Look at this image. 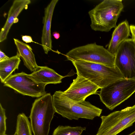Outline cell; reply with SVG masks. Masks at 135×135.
<instances>
[{
  "mask_svg": "<svg viewBox=\"0 0 135 135\" xmlns=\"http://www.w3.org/2000/svg\"><path fill=\"white\" fill-rule=\"evenodd\" d=\"M54 106L56 112L69 120L80 118L93 120L100 116L102 109L88 101H74L67 98L63 91H55L52 95Z\"/></svg>",
  "mask_w": 135,
  "mask_h": 135,
  "instance_id": "1",
  "label": "cell"
},
{
  "mask_svg": "<svg viewBox=\"0 0 135 135\" xmlns=\"http://www.w3.org/2000/svg\"><path fill=\"white\" fill-rule=\"evenodd\" d=\"M122 0H104L88 12L90 27L95 31L108 32L117 27L124 6Z\"/></svg>",
  "mask_w": 135,
  "mask_h": 135,
  "instance_id": "2",
  "label": "cell"
},
{
  "mask_svg": "<svg viewBox=\"0 0 135 135\" xmlns=\"http://www.w3.org/2000/svg\"><path fill=\"white\" fill-rule=\"evenodd\" d=\"M76 74L87 79L100 89L124 78L117 68L83 61L72 62Z\"/></svg>",
  "mask_w": 135,
  "mask_h": 135,
  "instance_id": "3",
  "label": "cell"
},
{
  "mask_svg": "<svg viewBox=\"0 0 135 135\" xmlns=\"http://www.w3.org/2000/svg\"><path fill=\"white\" fill-rule=\"evenodd\" d=\"M56 112L52 96L47 93L35 99L29 118L33 135H48L50 125Z\"/></svg>",
  "mask_w": 135,
  "mask_h": 135,
  "instance_id": "4",
  "label": "cell"
},
{
  "mask_svg": "<svg viewBox=\"0 0 135 135\" xmlns=\"http://www.w3.org/2000/svg\"><path fill=\"white\" fill-rule=\"evenodd\" d=\"M65 55L68 60L71 62L83 61L115 67V56L103 46L95 42L75 47Z\"/></svg>",
  "mask_w": 135,
  "mask_h": 135,
  "instance_id": "5",
  "label": "cell"
},
{
  "mask_svg": "<svg viewBox=\"0 0 135 135\" xmlns=\"http://www.w3.org/2000/svg\"><path fill=\"white\" fill-rule=\"evenodd\" d=\"M100 89L99 95L101 101L113 110L135 92V80L124 78Z\"/></svg>",
  "mask_w": 135,
  "mask_h": 135,
  "instance_id": "6",
  "label": "cell"
},
{
  "mask_svg": "<svg viewBox=\"0 0 135 135\" xmlns=\"http://www.w3.org/2000/svg\"><path fill=\"white\" fill-rule=\"evenodd\" d=\"M100 118L101 123L95 135H117L135 122V104Z\"/></svg>",
  "mask_w": 135,
  "mask_h": 135,
  "instance_id": "7",
  "label": "cell"
},
{
  "mask_svg": "<svg viewBox=\"0 0 135 135\" xmlns=\"http://www.w3.org/2000/svg\"><path fill=\"white\" fill-rule=\"evenodd\" d=\"M3 84L4 86L23 95L40 97L47 93L45 90L46 85L36 82L29 74L23 72L12 75Z\"/></svg>",
  "mask_w": 135,
  "mask_h": 135,
  "instance_id": "8",
  "label": "cell"
},
{
  "mask_svg": "<svg viewBox=\"0 0 135 135\" xmlns=\"http://www.w3.org/2000/svg\"><path fill=\"white\" fill-rule=\"evenodd\" d=\"M115 66L124 78L135 80V41L128 38L119 47L115 56Z\"/></svg>",
  "mask_w": 135,
  "mask_h": 135,
  "instance_id": "9",
  "label": "cell"
},
{
  "mask_svg": "<svg viewBox=\"0 0 135 135\" xmlns=\"http://www.w3.org/2000/svg\"><path fill=\"white\" fill-rule=\"evenodd\" d=\"M69 88L63 91L67 98L74 101L81 102L85 100L90 95L97 94L99 88L90 81L77 74Z\"/></svg>",
  "mask_w": 135,
  "mask_h": 135,
  "instance_id": "10",
  "label": "cell"
},
{
  "mask_svg": "<svg viewBox=\"0 0 135 135\" xmlns=\"http://www.w3.org/2000/svg\"><path fill=\"white\" fill-rule=\"evenodd\" d=\"M58 0H52L45 8L44 24L41 38L42 45L45 54L52 50V41L51 33V21L55 6Z\"/></svg>",
  "mask_w": 135,
  "mask_h": 135,
  "instance_id": "11",
  "label": "cell"
},
{
  "mask_svg": "<svg viewBox=\"0 0 135 135\" xmlns=\"http://www.w3.org/2000/svg\"><path fill=\"white\" fill-rule=\"evenodd\" d=\"M31 2L30 0H15L14 1L8 13L6 22L0 32V42L5 40L13 24L17 22V18L24 9H27L28 5Z\"/></svg>",
  "mask_w": 135,
  "mask_h": 135,
  "instance_id": "12",
  "label": "cell"
},
{
  "mask_svg": "<svg viewBox=\"0 0 135 135\" xmlns=\"http://www.w3.org/2000/svg\"><path fill=\"white\" fill-rule=\"evenodd\" d=\"M29 75L36 82L46 85L49 84L60 83L62 82V79L65 77L47 66H38Z\"/></svg>",
  "mask_w": 135,
  "mask_h": 135,
  "instance_id": "13",
  "label": "cell"
},
{
  "mask_svg": "<svg viewBox=\"0 0 135 135\" xmlns=\"http://www.w3.org/2000/svg\"><path fill=\"white\" fill-rule=\"evenodd\" d=\"M130 30L128 21L126 20L119 23L115 28L109 43L106 45L107 50L115 56L120 44L130 36Z\"/></svg>",
  "mask_w": 135,
  "mask_h": 135,
  "instance_id": "14",
  "label": "cell"
},
{
  "mask_svg": "<svg viewBox=\"0 0 135 135\" xmlns=\"http://www.w3.org/2000/svg\"><path fill=\"white\" fill-rule=\"evenodd\" d=\"M13 40L17 48V54L22 59L25 66L31 71L33 72L38 66L32 48L18 39L14 38Z\"/></svg>",
  "mask_w": 135,
  "mask_h": 135,
  "instance_id": "15",
  "label": "cell"
},
{
  "mask_svg": "<svg viewBox=\"0 0 135 135\" xmlns=\"http://www.w3.org/2000/svg\"><path fill=\"white\" fill-rule=\"evenodd\" d=\"M21 61L20 57L16 55L0 61V78L2 83L16 69H18Z\"/></svg>",
  "mask_w": 135,
  "mask_h": 135,
  "instance_id": "16",
  "label": "cell"
},
{
  "mask_svg": "<svg viewBox=\"0 0 135 135\" xmlns=\"http://www.w3.org/2000/svg\"><path fill=\"white\" fill-rule=\"evenodd\" d=\"M30 122L23 113L19 114L17 117L15 132L17 135H32Z\"/></svg>",
  "mask_w": 135,
  "mask_h": 135,
  "instance_id": "17",
  "label": "cell"
},
{
  "mask_svg": "<svg viewBox=\"0 0 135 135\" xmlns=\"http://www.w3.org/2000/svg\"><path fill=\"white\" fill-rule=\"evenodd\" d=\"M85 127L59 126L54 131L52 135H81Z\"/></svg>",
  "mask_w": 135,
  "mask_h": 135,
  "instance_id": "18",
  "label": "cell"
},
{
  "mask_svg": "<svg viewBox=\"0 0 135 135\" xmlns=\"http://www.w3.org/2000/svg\"><path fill=\"white\" fill-rule=\"evenodd\" d=\"M7 118L5 114V109L0 104V135L6 134V120Z\"/></svg>",
  "mask_w": 135,
  "mask_h": 135,
  "instance_id": "19",
  "label": "cell"
},
{
  "mask_svg": "<svg viewBox=\"0 0 135 135\" xmlns=\"http://www.w3.org/2000/svg\"><path fill=\"white\" fill-rule=\"evenodd\" d=\"M22 39L23 41L26 43L33 42L31 36H29L25 35L22 36Z\"/></svg>",
  "mask_w": 135,
  "mask_h": 135,
  "instance_id": "20",
  "label": "cell"
},
{
  "mask_svg": "<svg viewBox=\"0 0 135 135\" xmlns=\"http://www.w3.org/2000/svg\"><path fill=\"white\" fill-rule=\"evenodd\" d=\"M129 27L132 36V38L135 41V26L131 25L129 26Z\"/></svg>",
  "mask_w": 135,
  "mask_h": 135,
  "instance_id": "21",
  "label": "cell"
},
{
  "mask_svg": "<svg viewBox=\"0 0 135 135\" xmlns=\"http://www.w3.org/2000/svg\"><path fill=\"white\" fill-rule=\"evenodd\" d=\"M9 58V57L6 55L1 50H0V61H3Z\"/></svg>",
  "mask_w": 135,
  "mask_h": 135,
  "instance_id": "22",
  "label": "cell"
},
{
  "mask_svg": "<svg viewBox=\"0 0 135 135\" xmlns=\"http://www.w3.org/2000/svg\"><path fill=\"white\" fill-rule=\"evenodd\" d=\"M52 35L56 39H59L60 37V34L57 32H53L52 33Z\"/></svg>",
  "mask_w": 135,
  "mask_h": 135,
  "instance_id": "23",
  "label": "cell"
},
{
  "mask_svg": "<svg viewBox=\"0 0 135 135\" xmlns=\"http://www.w3.org/2000/svg\"><path fill=\"white\" fill-rule=\"evenodd\" d=\"M127 135H135V131Z\"/></svg>",
  "mask_w": 135,
  "mask_h": 135,
  "instance_id": "24",
  "label": "cell"
},
{
  "mask_svg": "<svg viewBox=\"0 0 135 135\" xmlns=\"http://www.w3.org/2000/svg\"><path fill=\"white\" fill-rule=\"evenodd\" d=\"M4 135H7V134H5ZM17 135V133L15 132V133L13 135Z\"/></svg>",
  "mask_w": 135,
  "mask_h": 135,
  "instance_id": "25",
  "label": "cell"
}]
</instances>
